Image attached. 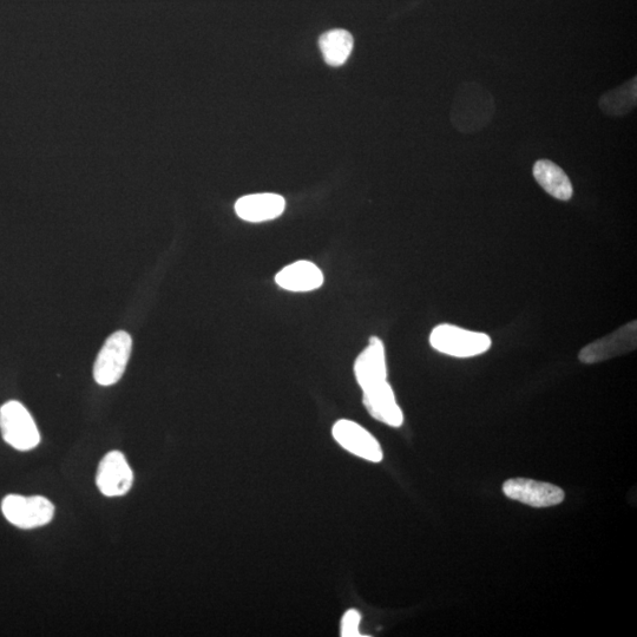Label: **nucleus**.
<instances>
[{
    "mask_svg": "<svg viewBox=\"0 0 637 637\" xmlns=\"http://www.w3.org/2000/svg\"><path fill=\"white\" fill-rule=\"evenodd\" d=\"M360 614L357 610H348L344 615L343 621H341V636L343 637H358L360 625Z\"/></svg>",
    "mask_w": 637,
    "mask_h": 637,
    "instance_id": "obj_17",
    "label": "nucleus"
},
{
    "mask_svg": "<svg viewBox=\"0 0 637 637\" xmlns=\"http://www.w3.org/2000/svg\"><path fill=\"white\" fill-rule=\"evenodd\" d=\"M504 495L534 508H549L564 501V491L554 484L514 478L503 484Z\"/></svg>",
    "mask_w": 637,
    "mask_h": 637,
    "instance_id": "obj_7",
    "label": "nucleus"
},
{
    "mask_svg": "<svg viewBox=\"0 0 637 637\" xmlns=\"http://www.w3.org/2000/svg\"><path fill=\"white\" fill-rule=\"evenodd\" d=\"M354 374L361 390L386 382L387 366L382 340L377 337L370 339L369 346L359 354L354 364Z\"/></svg>",
    "mask_w": 637,
    "mask_h": 637,
    "instance_id": "obj_11",
    "label": "nucleus"
},
{
    "mask_svg": "<svg viewBox=\"0 0 637 637\" xmlns=\"http://www.w3.org/2000/svg\"><path fill=\"white\" fill-rule=\"evenodd\" d=\"M2 511L6 520L21 529L43 527L52 521L55 507L42 496L9 495L4 498Z\"/></svg>",
    "mask_w": 637,
    "mask_h": 637,
    "instance_id": "obj_5",
    "label": "nucleus"
},
{
    "mask_svg": "<svg viewBox=\"0 0 637 637\" xmlns=\"http://www.w3.org/2000/svg\"><path fill=\"white\" fill-rule=\"evenodd\" d=\"M430 344L436 351L455 358H472L490 350L492 340L488 334L443 324L433 328Z\"/></svg>",
    "mask_w": 637,
    "mask_h": 637,
    "instance_id": "obj_2",
    "label": "nucleus"
},
{
    "mask_svg": "<svg viewBox=\"0 0 637 637\" xmlns=\"http://www.w3.org/2000/svg\"><path fill=\"white\" fill-rule=\"evenodd\" d=\"M134 474L126 457L120 451H111L98 466L96 483L104 496L127 495L133 487Z\"/></svg>",
    "mask_w": 637,
    "mask_h": 637,
    "instance_id": "obj_9",
    "label": "nucleus"
},
{
    "mask_svg": "<svg viewBox=\"0 0 637 637\" xmlns=\"http://www.w3.org/2000/svg\"><path fill=\"white\" fill-rule=\"evenodd\" d=\"M637 323L630 321L609 336L583 347L579 359L583 364H596L636 350Z\"/></svg>",
    "mask_w": 637,
    "mask_h": 637,
    "instance_id": "obj_6",
    "label": "nucleus"
},
{
    "mask_svg": "<svg viewBox=\"0 0 637 637\" xmlns=\"http://www.w3.org/2000/svg\"><path fill=\"white\" fill-rule=\"evenodd\" d=\"M133 339L130 334L118 331L110 336L102 347L94 366V378L101 386L120 382L129 363Z\"/></svg>",
    "mask_w": 637,
    "mask_h": 637,
    "instance_id": "obj_4",
    "label": "nucleus"
},
{
    "mask_svg": "<svg viewBox=\"0 0 637 637\" xmlns=\"http://www.w3.org/2000/svg\"><path fill=\"white\" fill-rule=\"evenodd\" d=\"M319 45L325 62L331 67H340L351 55L353 37L346 30H332L321 36Z\"/></svg>",
    "mask_w": 637,
    "mask_h": 637,
    "instance_id": "obj_16",
    "label": "nucleus"
},
{
    "mask_svg": "<svg viewBox=\"0 0 637 637\" xmlns=\"http://www.w3.org/2000/svg\"><path fill=\"white\" fill-rule=\"evenodd\" d=\"M0 430L4 441L18 451H30L41 442L34 418L23 404L15 400L0 409Z\"/></svg>",
    "mask_w": 637,
    "mask_h": 637,
    "instance_id": "obj_3",
    "label": "nucleus"
},
{
    "mask_svg": "<svg viewBox=\"0 0 637 637\" xmlns=\"http://www.w3.org/2000/svg\"><path fill=\"white\" fill-rule=\"evenodd\" d=\"M495 113L494 97L476 83H465L458 90L451 111V122L461 133L483 129Z\"/></svg>",
    "mask_w": 637,
    "mask_h": 637,
    "instance_id": "obj_1",
    "label": "nucleus"
},
{
    "mask_svg": "<svg viewBox=\"0 0 637 637\" xmlns=\"http://www.w3.org/2000/svg\"><path fill=\"white\" fill-rule=\"evenodd\" d=\"M285 207L284 197L278 194H253L241 197L235 203V212L242 220L258 223L279 218Z\"/></svg>",
    "mask_w": 637,
    "mask_h": 637,
    "instance_id": "obj_12",
    "label": "nucleus"
},
{
    "mask_svg": "<svg viewBox=\"0 0 637 637\" xmlns=\"http://www.w3.org/2000/svg\"><path fill=\"white\" fill-rule=\"evenodd\" d=\"M281 288L291 292H311L324 284V274L310 261H297L281 269L275 277Z\"/></svg>",
    "mask_w": 637,
    "mask_h": 637,
    "instance_id": "obj_13",
    "label": "nucleus"
},
{
    "mask_svg": "<svg viewBox=\"0 0 637 637\" xmlns=\"http://www.w3.org/2000/svg\"><path fill=\"white\" fill-rule=\"evenodd\" d=\"M636 103L637 82L636 77H634L633 80L604 94L599 104L603 114L610 117H621L629 114L636 107Z\"/></svg>",
    "mask_w": 637,
    "mask_h": 637,
    "instance_id": "obj_15",
    "label": "nucleus"
},
{
    "mask_svg": "<svg viewBox=\"0 0 637 637\" xmlns=\"http://www.w3.org/2000/svg\"><path fill=\"white\" fill-rule=\"evenodd\" d=\"M533 174L538 185L555 199L568 201L573 196L574 189L568 175L556 163L549 160L537 161Z\"/></svg>",
    "mask_w": 637,
    "mask_h": 637,
    "instance_id": "obj_14",
    "label": "nucleus"
},
{
    "mask_svg": "<svg viewBox=\"0 0 637 637\" xmlns=\"http://www.w3.org/2000/svg\"><path fill=\"white\" fill-rule=\"evenodd\" d=\"M363 393V403L374 419L392 426V428H399V426L403 425V411L400 409L392 387L387 380L363 390Z\"/></svg>",
    "mask_w": 637,
    "mask_h": 637,
    "instance_id": "obj_10",
    "label": "nucleus"
},
{
    "mask_svg": "<svg viewBox=\"0 0 637 637\" xmlns=\"http://www.w3.org/2000/svg\"><path fill=\"white\" fill-rule=\"evenodd\" d=\"M333 438L352 455L366 459L372 463L383 461V450L371 433L352 420L341 419L334 424Z\"/></svg>",
    "mask_w": 637,
    "mask_h": 637,
    "instance_id": "obj_8",
    "label": "nucleus"
}]
</instances>
